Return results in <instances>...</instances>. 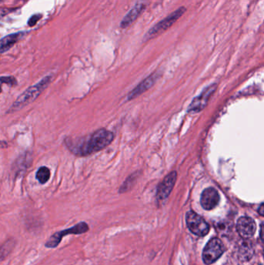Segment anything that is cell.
Listing matches in <instances>:
<instances>
[{
  "mask_svg": "<svg viewBox=\"0 0 264 265\" xmlns=\"http://www.w3.org/2000/svg\"><path fill=\"white\" fill-rule=\"evenodd\" d=\"M114 140L113 132L101 128L84 137H66L65 144L68 150L77 157H88L110 145Z\"/></svg>",
  "mask_w": 264,
  "mask_h": 265,
  "instance_id": "cell-1",
  "label": "cell"
},
{
  "mask_svg": "<svg viewBox=\"0 0 264 265\" xmlns=\"http://www.w3.org/2000/svg\"><path fill=\"white\" fill-rule=\"evenodd\" d=\"M51 80H52V76H48L41 79L36 85L28 88L19 97L17 98V100L14 102L7 113H14L22 110L25 106L31 104L35 99H38V96L49 86Z\"/></svg>",
  "mask_w": 264,
  "mask_h": 265,
  "instance_id": "cell-2",
  "label": "cell"
},
{
  "mask_svg": "<svg viewBox=\"0 0 264 265\" xmlns=\"http://www.w3.org/2000/svg\"><path fill=\"white\" fill-rule=\"evenodd\" d=\"M186 8L184 7H180L178 9L167 16V18L162 20L160 22L157 23L156 25L150 28L147 35H145L144 41H150L153 38L160 35L162 33L167 31V29L172 27L176 21H178L179 18L185 13Z\"/></svg>",
  "mask_w": 264,
  "mask_h": 265,
  "instance_id": "cell-3",
  "label": "cell"
},
{
  "mask_svg": "<svg viewBox=\"0 0 264 265\" xmlns=\"http://www.w3.org/2000/svg\"><path fill=\"white\" fill-rule=\"evenodd\" d=\"M225 250L223 243L218 238H213L207 243L203 250L202 258L204 263L211 264L216 261Z\"/></svg>",
  "mask_w": 264,
  "mask_h": 265,
  "instance_id": "cell-4",
  "label": "cell"
},
{
  "mask_svg": "<svg viewBox=\"0 0 264 265\" xmlns=\"http://www.w3.org/2000/svg\"><path fill=\"white\" fill-rule=\"evenodd\" d=\"M187 226L191 233L197 236H205L209 232V226L201 216L192 211L186 215Z\"/></svg>",
  "mask_w": 264,
  "mask_h": 265,
  "instance_id": "cell-5",
  "label": "cell"
},
{
  "mask_svg": "<svg viewBox=\"0 0 264 265\" xmlns=\"http://www.w3.org/2000/svg\"><path fill=\"white\" fill-rule=\"evenodd\" d=\"M176 181H177V172L174 171L169 173L168 175L159 184L156 193V198L158 202H162L168 198L170 192H172Z\"/></svg>",
  "mask_w": 264,
  "mask_h": 265,
  "instance_id": "cell-6",
  "label": "cell"
},
{
  "mask_svg": "<svg viewBox=\"0 0 264 265\" xmlns=\"http://www.w3.org/2000/svg\"><path fill=\"white\" fill-rule=\"evenodd\" d=\"M159 78H160V74L158 72H153L148 77L143 79L131 92L128 93L126 98L127 101H131L133 99L141 96L143 93H146L148 89L154 86Z\"/></svg>",
  "mask_w": 264,
  "mask_h": 265,
  "instance_id": "cell-7",
  "label": "cell"
},
{
  "mask_svg": "<svg viewBox=\"0 0 264 265\" xmlns=\"http://www.w3.org/2000/svg\"><path fill=\"white\" fill-rule=\"evenodd\" d=\"M147 6V0H138L130 12L125 16L120 23V28L126 29L143 14Z\"/></svg>",
  "mask_w": 264,
  "mask_h": 265,
  "instance_id": "cell-8",
  "label": "cell"
},
{
  "mask_svg": "<svg viewBox=\"0 0 264 265\" xmlns=\"http://www.w3.org/2000/svg\"><path fill=\"white\" fill-rule=\"evenodd\" d=\"M237 231H238V234L240 235L242 238L251 237L253 236L256 229L255 222L253 219L246 216L241 217L238 219L236 225Z\"/></svg>",
  "mask_w": 264,
  "mask_h": 265,
  "instance_id": "cell-9",
  "label": "cell"
},
{
  "mask_svg": "<svg viewBox=\"0 0 264 265\" xmlns=\"http://www.w3.org/2000/svg\"><path fill=\"white\" fill-rule=\"evenodd\" d=\"M219 199V195L217 190L213 188H208L204 190L201 194V204L204 209L211 210L218 205Z\"/></svg>",
  "mask_w": 264,
  "mask_h": 265,
  "instance_id": "cell-10",
  "label": "cell"
},
{
  "mask_svg": "<svg viewBox=\"0 0 264 265\" xmlns=\"http://www.w3.org/2000/svg\"><path fill=\"white\" fill-rule=\"evenodd\" d=\"M215 86H210L209 88L206 89V90L204 91L202 94L194 99L191 103V106H189L190 113H198L204 109V106H206L207 103H208L210 96L215 91Z\"/></svg>",
  "mask_w": 264,
  "mask_h": 265,
  "instance_id": "cell-11",
  "label": "cell"
},
{
  "mask_svg": "<svg viewBox=\"0 0 264 265\" xmlns=\"http://www.w3.org/2000/svg\"><path fill=\"white\" fill-rule=\"evenodd\" d=\"M25 35V32H19L7 35V36L1 39V41H0V52H1V54L8 52L9 50L11 49L20 40L24 38Z\"/></svg>",
  "mask_w": 264,
  "mask_h": 265,
  "instance_id": "cell-12",
  "label": "cell"
},
{
  "mask_svg": "<svg viewBox=\"0 0 264 265\" xmlns=\"http://www.w3.org/2000/svg\"><path fill=\"white\" fill-rule=\"evenodd\" d=\"M141 174V171H136L132 173L131 175H129L127 178L123 181V183L122 184L120 188H119V193H124V192H128L129 190L131 189L136 185V181L140 178Z\"/></svg>",
  "mask_w": 264,
  "mask_h": 265,
  "instance_id": "cell-13",
  "label": "cell"
},
{
  "mask_svg": "<svg viewBox=\"0 0 264 265\" xmlns=\"http://www.w3.org/2000/svg\"><path fill=\"white\" fill-rule=\"evenodd\" d=\"M51 178V170L46 166H42L36 173V178L41 185L46 184Z\"/></svg>",
  "mask_w": 264,
  "mask_h": 265,
  "instance_id": "cell-14",
  "label": "cell"
},
{
  "mask_svg": "<svg viewBox=\"0 0 264 265\" xmlns=\"http://www.w3.org/2000/svg\"><path fill=\"white\" fill-rule=\"evenodd\" d=\"M3 84L9 85L10 86H15L17 85V80L14 76H3L1 77Z\"/></svg>",
  "mask_w": 264,
  "mask_h": 265,
  "instance_id": "cell-15",
  "label": "cell"
},
{
  "mask_svg": "<svg viewBox=\"0 0 264 265\" xmlns=\"http://www.w3.org/2000/svg\"><path fill=\"white\" fill-rule=\"evenodd\" d=\"M41 18H42V15H41V14H35V15L32 16V17L30 18L29 21H28V26H35Z\"/></svg>",
  "mask_w": 264,
  "mask_h": 265,
  "instance_id": "cell-16",
  "label": "cell"
},
{
  "mask_svg": "<svg viewBox=\"0 0 264 265\" xmlns=\"http://www.w3.org/2000/svg\"><path fill=\"white\" fill-rule=\"evenodd\" d=\"M260 237L264 241V222H262L260 226Z\"/></svg>",
  "mask_w": 264,
  "mask_h": 265,
  "instance_id": "cell-17",
  "label": "cell"
},
{
  "mask_svg": "<svg viewBox=\"0 0 264 265\" xmlns=\"http://www.w3.org/2000/svg\"><path fill=\"white\" fill-rule=\"evenodd\" d=\"M258 212H259V215L264 216V203L262 204V205L259 206V210H258Z\"/></svg>",
  "mask_w": 264,
  "mask_h": 265,
  "instance_id": "cell-18",
  "label": "cell"
}]
</instances>
